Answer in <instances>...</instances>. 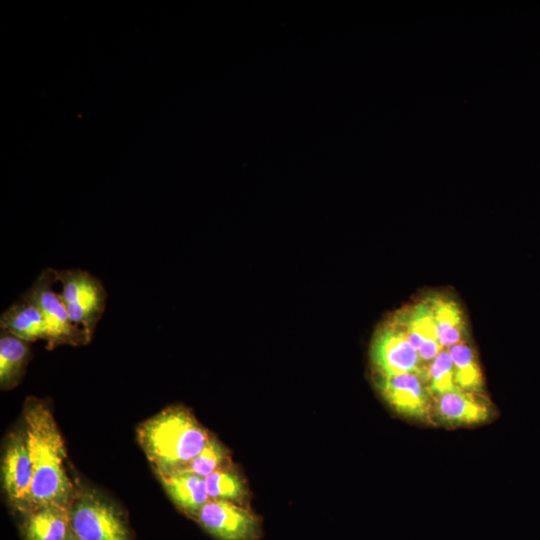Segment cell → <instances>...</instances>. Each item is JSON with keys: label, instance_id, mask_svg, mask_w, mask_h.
<instances>
[{"label": "cell", "instance_id": "52a82bcc", "mask_svg": "<svg viewBox=\"0 0 540 540\" xmlns=\"http://www.w3.org/2000/svg\"><path fill=\"white\" fill-rule=\"evenodd\" d=\"M377 388L384 400L399 414L423 421L430 419L432 394L421 375H379Z\"/></svg>", "mask_w": 540, "mask_h": 540}, {"label": "cell", "instance_id": "ac0fdd59", "mask_svg": "<svg viewBox=\"0 0 540 540\" xmlns=\"http://www.w3.org/2000/svg\"><path fill=\"white\" fill-rule=\"evenodd\" d=\"M204 480L212 500L241 501L246 494L243 480L234 471L221 468Z\"/></svg>", "mask_w": 540, "mask_h": 540}, {"label": "cell", "instance_id": "8992f818", "mask_svg": "<svg viewBox=\"0 0 540 540\" xmlns=\"http://www.w3.org/2000/svg\"><path fill=\"white\" fill-rule=\"evenodd\" d=\"M371 358L378 375L417 373L424 379L425 366L405 330L392 318L376 333Z\"/></svg>", "mask_w": 540, "mask_h": 540}, {"label": "cell", "instance_id": "9a60e30c", "mask_svg": "<svg viewBox=\"0 0 540 540\" xmlns=\"http://www.w3.org/2000/svg\"><path fill=\"white\" fill-rule=\"evenodd\" d=\"M28 343L1 329L0 385L2 389L12 388L19 382L29 357Z\"/></svg>", "mask_w": 540, "mask_h": 540}, {"label": "cell", "instance_id": "9c48e42d", "mask_svg": "<svg viewBox=\"0 0 540 540\" xmlns=\"http://www.w3.org/2000/svg\"><path fill=\"white\" fill-rule=\"evenodd\" d=\"M2 482L9 501L24 511L32 482V463L24 428L7 441L2 459Z\"/></svg>", "mask_w": 540, "mask_h": 540}, {"label": "cell", "instance_id": "7a4b0ae2", "mask_svg": "<svg viewBox=\"0 0 540 540\" xmlns=\"http://www.w3.org/2000/svg\"><path fill=\"white\" fill-rule=\"evenodd\" d=\"M137 438L157 475L175 471L196 457L210 436L183 406H170L144 421Z\"/></svg>", "mask_w": 540, "mask_h": 540}, {"label": "cell", "instance_id": "44dd1931", "mask_svg": "<svg viewBox=\"0 0 540 540\" xmlns=\"http://www.w3.org/2000/svg\"><path fill=\"white\" fill-rule=\"evenodd\" d=\"M65 540H79V539L74 535L73 531L70 529Z\"/></svg>", "mask_w": 540, "mask_h": 540}, {"label": "cell", "instance_id": "4fadbf2b", "mask_svg": "<svg viewBox=\"0 0 540 540\" xmlns=\"http://www.w3.org/2000/svg\"><path fill=\"white\" fill-rule=\"evenodd\" d=\"M70 506L48 505L28 512L25 540H65L70 529Z\"/></svg>", "mask_w": 540, "mask_h": 540}, {"label": "cell", "instance_id": "e0dca14e", "mask_svg": "<svg viewBox=\"0 0 540 540\" xmlns=\"http://www.w3.org/2000/svg\"><path fill=\"white\" fill-rule=\"evenodd\" d=\"M448 351L454 365L456 386L465 391L479 392L483 377L472 348L461 342L448 348Z\"/></svg>", "mask_w": 540, "mask_h": 540}, {"label": "cell", "instance_id": "6da1fadb", "mask_svg": "<svg viewBox=\"0 0 540 540\" xmlns=\"http://www.w3.org/2000/svg\"><path fill=\"white\" fill-rule=\"evenodd\" d=\"M23 413L32 463V482L24 511L48 505L70 506L76 493L64 466L65 445L52 412L41 400L29 398Z\"/></svg>", "mask_w": 540, "mask_h": 540}, {"label": "cell", "instance_id": "ba28073f", "mask_svg": "<svg viewBox=\"0 0 540 540\" xmlns=\"http://www.w3.org/2000/svg\"><path fill=\"white\" fill-rule=\"evenodd\" d=\"M194 517L219 540H253L258 535L257 518L231 501L210 499Z\"/></svg>", "mask_w": 540, "mask_h": 540}, {"label": "cell", "instance_id": "5b68a950", "mask_svg": "<svg viewBox=\"0 0 540 540\" xmlns=\"http://www.w3.org/2000/svg\"><path fill=\"white\" fill-rule=\"evenodd\" d=\"M70 526L79 540H129L117 510L91 492L75 496L70 507Z\"/></svg>", "mask_w": 540, "mask_h": 540}, {"label": "cell", "instance_id": "8fae6325", "mask_svg": "<svg viewBox=\"0 0 540 540\" xmlns=\"http://www.w3.org/2000/svg\"><path fill=\"white\" fill-rule=\"evenodd\" d=\"M157 476L174 504L192 516L210 500L202 477L177 470Z\"/></svg>", "mask_w": 540, "mask_h": 540}, {"label": "cell", "instance_id": "30bf717a", "mask_svg": "<svg viewBox=\"0 0 540 540\" xmlns=\"http://www.w3.org/2000/svg\"><path fill=\"white\" fill-rule=\"evenodd\" d=\"M434 398L436 415L446 423L477 424L485 422L491 415L485 400L457 386Z\"/></svg>", "mask_w": 540, "mask_h": 540}, {"label": "cell", "instance_id": "3957f363", "mask_svg": "<svg viewBox=\"0 0 540 540\" xmlns=\"http://www.w3.org/2000/svg\"><path fill=\"white\" fill-rule=\"evenodd\" d=\"M57 270L47 268L41 272L32 286L24 293L40 310L47 330V346L84 345L91 337L80 326L73 323L62 301L55 291Z\"/></svg>", "mask_w": 540, "mask_h": 540}, {"label": "cell", "instance_id": "ffe728a7", "mask_svg": "<svg viewBox=\"0 0 540 540\" xmlns=\"http://www.w3.org/2000/svg\"><path fill=\"white\" fill-rule=\"evenodd\" d=\"M226 459V449L218 440L210 437L204 449L186 465L177 469V471L192 473L205 478L223 468Z\"/></svg>", "mask_w": 540, "mask_h": 540}, {"label": "cell", "instance_id": "2e32d148", "mask_svg": "<svg viewBox=\"0 0 540 540\" xmlns=\"http://www.w3.org/2000/svg\"><path fill=\"white\" fill-rule=\"evenodd\" d=\"M436 323L438 339L444 349L462 342L464 322L462 312L453 300L444 297L428 299Z\"/></svg>", "mask_w": 540, "mask_h": 540}, {"label": "cell", "instance_id": "7c38bea8", "mask_svg": "<svg viewBox=\"0 0 540 540\" xmlns=\"http://www.w3.org/2000/svg\"><path fill=\"white\" fill-rule=\"evenodd\" d=\"M0 328L27 342L47 339L43 316L25 294L1 314Z\"/></svg>", "mask_w": 540, "mask_h": 540}, {"label": "cell", "instance_id": "d6986e66", "mask_svg": "<svg viewBox=\"0 0 540 540\" xmlns=\"http://www.w3.org/2000/svg\"><path fill=\"white\" fill-rule=\"evenodd\" d=\"M424 379L432 396L456 387L454 365L448 349H443L434 360L426 365Z\"/></svg>", "mask_w": 540, "mask_h": 540}, {"label": "cell", "instance_id": "277c9868", "mask_svg": "<svg viewBox=\"0 0 540 540\" xmlns=\"http://www.w3.org/2000/svg\"><path fill=\"white\" fill-rule=\"evenodd\" d=\"M57 282L62 286L59 293L71 320L92 338L106 307L103 284L81 269L57 270Z\"/></svg>", "mask_w": 540, "mask_h": 540}, {"label": "cell", "instance_id": "5bb4252c", "mask_svg": "<svg viewBox=\"0 0 540 540\" xmlns=\"http://www.w3.org/2000/svg\"><path fill=\"white\" fill-rule=\"evenodd\" d=\"M392 319L402 326L417 351L424 342L439 340L433 311L428 300L398 311Z\"/></svg>", "mask_w": 540, "mask_h": 540}]
</instances>
